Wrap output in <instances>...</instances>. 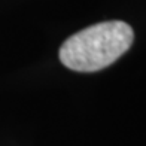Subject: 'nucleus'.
<instances>
[{
  "mask_svg": "<svg viewBox=\"0 0 146 146\" xmlns=\"http://www.w3.org/2000/svg\"><path fill=\"white\" fill-rule=\"evenodd\" d=\"M134 39L124 21H106L75 33L60 48L61 63L75 72H97L125 54Z\"/></svg>",
  "mask_w": 146,
  "mask_h": 146,
  "instance_id": "1",
  "label": "nucleus"
}]
</instances>
